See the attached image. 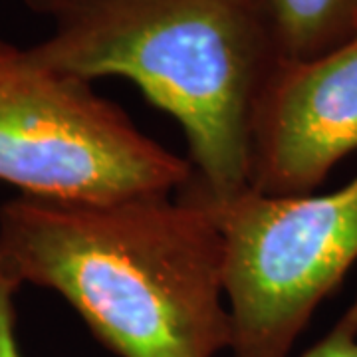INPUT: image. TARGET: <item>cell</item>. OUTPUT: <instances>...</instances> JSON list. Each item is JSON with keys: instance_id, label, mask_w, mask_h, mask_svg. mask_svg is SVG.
I'll use <instances>...</instances> for the list:
<instances>
[{"instance_id": "obj_1", "label": "cell", "mask_w": 357, "mask_h": 357, "mask_svg": "<svg viewBox=\"0 0 357 357\" xmlns=\"http://www.w3.org/2000/svg\"><path fill=\"white\" fill-rule=\"evenodd\" d=\"M0 258L64 298L117 357H217L230 347L222 234L178 195L112 203L18 195L0 204Z\"/></svg>"}, {"instance_id": "obj_2", "label": "cell", "mask_w": 357, "mask_h": 357, "mask_svg": "<svg viewBox=\"0 0 357 357\" xmlns=\"http://www.w3.org/2000/svg\"><path fill=\"white\" fill-rule=\"evenodd\" d=\"M26 52L66 76H119L185 135L178 195L222 206L248 187L250 129L284 64L256 0H84Z\"/></svg>"}, {"instance_id": "obj_3", "label": "cell", "mask_w": 357, "mask_h": 357, "mask_svg": "<svg viewBox=\"0 0 357 357\" xmlns=\"http://www.w3.org/2000/svg\"><path fill=\"white\" fill-rule=\"evenodd\" d=\"M191 177L185 157L145 135L89 82L0 42V181L20 195L112 203L173 195Z\"/></svg>"}, {"instance_id": "obj_4", "label": "cell", "mask_w": 357, "mask_h": 357, "mask_svg": "<svg viewBox=\"0 0 357 357\" xmlns=\"http://www.w3.org/2000/svg\"><path fill=\"white\" fill-rule=\"evenodd\" d=\"M215 213L230 357H290L357 262V177L326 195L248 189Z\"/></svg>"}, {"instance_id": "obj_5", "label": "cell", "mask_w": 357, "mask_h": 357, "mask_svg": "<svg viewBox=\"0 0 357 357\" xmlns=\"http://www.w3.org/2000/svg\"><path fill=\"white\" fill-rule=\"evenodd\" d=\"M357 151V34L307 62H284L256 107L248 187L307 195Z\"/></svg>"}, {"instance_id": "obj_6", "label": "cell", "mask_w": 357, "mask_h": 357, "mask_svg": "<svg viewBox=\"0 0 357 357\" xmlns=\"http://www.w3.org/2000/svg\"><path fill=\"white\" fill-rule=\"evenodd\" d=\"M282 62H307L357 34V0H256Z\"/></svg>"}, {"instance_id": "obj_7", "label": "cell", "mask_w": 357, "mask_h": 357, "mask_svg": "<svg viewBox=\"0 0 357 357\" xmlns=\"http://www.w3.org/2000/svg\"><path fill=\"white\" fill-rule=\"evenodd\" d=\"M300 357H357V296L332 328Z\"/></svg>"}, {"instance_id": "obj_8", "label": "cell", "mask_w": 357, "mask_h": 357, "mask_svg": "<svg viewBox=\"0 0 357 357\" xmlns=\"http://www.w3.org/2000/svg\"><path fill=\"white\" fill-rule=\"evenodd\" d=\"M22 284L0 258V357H24L16 332V294Z\"/></svg>"}, {"instance_id": "obj_9", "label": "cell", "mask_w": 357, "mask_h": 357, "mask_svg": "<svg viewBox=\"0 0 357 357\" xmlns=\"http://www.w3.org/2000/svg\"><path fill=\"white\" fill-rule=\"evenodd\" d=\"M84 0H24V4L38 14H46V16H60L66 10H70L72 6H76Z\"/></svg>"}]
</instances>
